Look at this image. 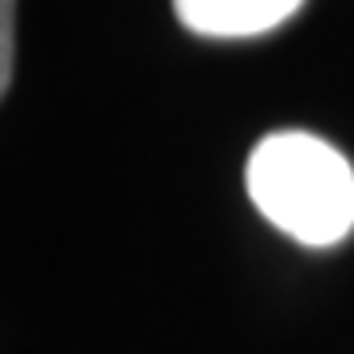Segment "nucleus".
Returning a JSON list of instances; mask_svg holds the SVG:
<instances>
[{
	"mask_svg": "<svg viewBox=\"0 0 354 354\" xmlns=\"http://www.w3.org/2000/svg\"><path fill=\"white\" fill-rule=\"evenodd\" d=\"M12 0H0V91L12 87Z\"/></svg>",
	"mask_w": 354,
	"mask_h": 354,
	"instance_id": "7ed1b4c3",
	"label": "nucleus"
},
{
	"mask_svg": "<svg viewBox=\"0 0 354 354\" xmlns=\"http://www.w3.org/2000/svg\"><path fill=\"white\" fill-rule=\"evenodd\" d=\"M248 197L299 244L327 248L354 228V169L330 142L279 130L256 142L248 158Z\"/></svg>",
	"mask_w": 354,
	"mask_h": 354,
	"instance_id": "f257e3e1",
	"label": "nucleus"
},
{
	"mask_svg": "<svg viewBox=\"0 0 354 354\" xmlns=\"http://www.w3.org/2000/svg\"><path fill=\"white\" fill-rule=\"evenodd\" d=\"M304 8V0H174L177 20L213 39L264 36Z\"/></svg>",
	"mask_w": 354,
	"mask_h": 354,
	"instance_id": "f03ea898",
	"label": "nucleus"
}]
</instances>
